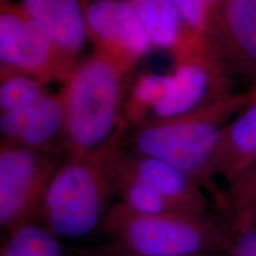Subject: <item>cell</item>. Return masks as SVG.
<instances>
[{"instance_id": "6", "label": "cell", "mask_w": 256, "mask_h": 256, "mask_svg": "<svg viewBox=\"0 0 256 256\" xmlns=\"http://www.w3.org/2000/svg\"><path fill=\"white\" fill-rule=\"evenodd\" d=\"M60 162L57 156L2 140L0 226L6 232L36 220Z\"/></svg>"}, {"instance_id": "9", "label": "cell", "mask_w": 256, "mask_h": 256, "mask_svg": "<svg viewBox=\"0 0 256 256\" xmlns=\"http://www.w3.org/2000/svg\"><path fill=\"white\" fill-rule=\"evenodd\" d=\"M95 50L139 63L153 48L130 0H81Z\"/></svg>"}, {"instance_id": "18", "label": "cell", "mask_w": 256, "mask_h": 256, "mask_svg": "<svg viewBox=\"0 0 256 256\" xmlns=\"http://www.w3.org/2000/svg\"><path fill=\"white\" fill-rule=\"evenodd\" d=\"M230 230L226 256H256V209L228 216Z\"/></svg>"}, {"instance_id": "4", "label": "cell", "mask_w": 256, "mask_h": 256, "mask_svg": "<svg viewBox=\"0 0 256 256\" xmlns=\"http://www.w3.org/2000/svg\"><path fill=\"white\" fill-rule=\"evenodd\" d=\"M101 232L110 246L133 256H210L226 252L228 223L206 215L138 214L119 202L108 211Z\"/></svg>"}, {"instance_id": "22", "label": "cell", "mask_w": 256, "mask_h": 256, "mask_svg": "<svg viewBox=\"0 0 256 256\" xmlns=\"http://www.w3.org/2000/svg\"><path fill=\"white\" fill-rule=\"evenodd\" d=\"M247 92H248V96H249V102L256 101V88L249 89Z\"/></svg>"}, {"instance_id": "19", "label": "cell", "mask_w": 256, "mask_h": 256, "mask_svg": "<svg viewBox=\"0 0 256 256\" xmlns=\"http://www.w3.org/2000/svg\"><path fill=\"white\" fill-rule=\"evenodd\" d=\"M223 208L228 211V216L256 209V160L242 174L228 184V190L224 194Z\"/></svg>"}, {"instance_id": "13", "label": "cell", "mask_w": 256, "mask_h": 256, "mask_svg": "<svg viewBox=\"0 0 256 256\" xmlns=\"http://www.w3.org/2000/svg\"><path fill=\"white\" fill-rule=\"evenodd\" d=\"M256 160V101L249 102L220 134L212 158L215 177L232 183Z\"/></svg>"}, {"instance_id": "10", "label": "cell", "mask_w": 256, "mask_h": 256, "mask_svg": "<svg viewBox=\"0 0 256 256\" xmlns=\"http://www.w3.org/2000/svg\"><path fill=\"white\" fill-rule=\"evenodd\" d=\"M115 168L152 188L177 212L209 214V202L200 185L164 160L130 151L124 144L115 156Z\"/></svg>"}, {"instance_id": "20", "label": "cell", "mask_w": 256, "mask_h": 256, "mask_svg": "<svg viewBox=\"0 0 256 256\" xmlns=\"http://www.w3.org/2000/svg\"><path fill=\"white\" fill-rule=\"evenodd\" d=\"M226 0H174L185 25L191 31L204 34L208 20Z\"/></svg>"}, {"instance_id": "21", "label": "cell", "mask_w": 256, "mask_h": 256, "mask_svg": "<svg viewBox=\"0 0 256 256\" xmlns=\"http://www.w3.org/2000/svg\"><path fill=\"white\" fill-rule=\"evenodd\" d=\"M86 256H133V255L126 254V252L118 250V249H115L112 247V246H110L108 248L102 249V250H98L96 252H90V254H88Z\"/></svg>"}, {"instance_id": "8", "label": "cell", "mask_w": 256, "mask_h": 256, "mask_svg": "<svg viewBox=\"0 0 256 256\" xmlns=\"http://www.w3.org/2000/svg\"><path fill=\"white\" fill-rule=\"evenodd\" d=\"M204 36L230 74L256 88V0H226Z\"/></svg>"}, {"instance_id": "7", "label": "cell", "mask_w": 256, "mask_h": 256, "mask_svg": "<svg viewBox=\"0 0 256 256\" xmlns=\"http://www.w3.org/2000/svg\"><path fill=\"white\" fill-rule=\"evenodd\" d=\"M0 72L24 74L44 84L72 75L48 32L20 2L0 0Z\"/></svg>"}, {"instance_id": "17", "label": "cell", "mask_w": 256, "mask_h": 256, "mask_svg": "<svg viewBox=\"0 0 256 256\" xmlns=\"http://www.w3.org/2000/svg\"><path fill=\"white\" fill-rule=\"evenodd\" d=\"M49 92L44 83L31 76L0 72V113H11L30 107Z\"/></svg>"}, {"instance_id": "2", "label": "cell", "mask_w": 256, "mask_h": 256, "mask_svg": "<svg viewBox=\"0 0 256 256\" xmlns=\"http://www.w3.org/2000/svg\"><path fill=\"white\" fill-rule=\"evenodd\" d=\"M138 64L92 50L60 90L66 104L64 158L90 153L106 144L122 124L124 106Z\"/></svg>"}, {"instance_id": "16", "label": "cell", "mask_w": 256, "mask_h": 256, "mask_svg": "<svg viewBox=\"0 0 256 256\" xmlns=\"http://www.w3.org/2000/svg\"><path fill=\"white\" fill-rule=\"evenodd\" d=\"M6 234L0 256H68L60 240L36 220Z\"/></svg>"}, {"instance_id": "1", "label": "cell", "mask_w": 256, "mask_h": 256, "mask_svg": "<svg viewBox=\"0 0 256 256\" xmlns=\"http://www.w3.org/2000/svg\"><path fill=\"white\" fill-rule=\"evenodd\" d=\"M128 130L124 122L98 150L63 159L34 220L60 240H81L101 230L115 197L114 159Z\"/></svg>"}, {"instance_id": "14", "label": "cell", "mask_w": 256, "mask_h": 256, "mask_svg": "<svg viewBox=\"0 0 256 256\" xmlns=\"http://www.w3.org/2000/svg\"><path fill=\"white\" fill-rule=\"evenodd\" d=\"M153 49L174 55L192 32L179 14L174 0H130Z\"/></svg>"}, {"instance_id": "5", "label": "cell", "mask_w": 256, "mask_h": 256, "mask_svg": "<svg viewBox=\"0 0 256 256\" xmlns=\"http://www.w3.org/2000/svg\"><path fill=\"white\" fill-rule=\"evenodd\" d=\"M174 58L171 84L150 121L191 113L235 92L234 76L210 46L204 34L192 32L174 54Z\"/></svg>"}, {"instance_id": "3", "label": "cell", "mask_w": 256, "mask_h": 256, "mask_svg": "<svg viewBox=\"0 0 256 256\" xmlns=\"http://www.w3.org/2000/svg\"><path fill=\"white\" fill-rule=\"evenodd\" d=\"M248 104L247 92H235L202 110L148 121L130 136L127 133L124 147L176 166L223 206V194L217 190L212 171L214 153L224 127Z\"/></svg>"}, {"instance_id": "15", "label": "cell", "mask_w": 256, "mask_h": 256, "mask_svg": "<svg viewBox=\"0 0 256 256\" xmlns=\"http://www.w3.org/2000/svg\"><path fill=\"white\" fill-rule=\"evenodd\" d=\"M172 74L144 72L136 74L124 106L122 118L130 130L150 121L156 104L162 100L171 84Z\"/></svg>"}, {"instance_id": "11", "label": "cell", "mask_w": 256, "mask_h": 256, "mask_svg": "<svg viewBox=\"0 0 256 256\" xmlns=\"http://www.w3.org/2000/svg\"><path fill=\"white\" fill-rule=\"evenodd\" d=\"M2 140L38 151L62 154L66 136V104L62 90L49 92L24 110L0 113Z\"/></svg>"}, {"instance_id": "12", "label": "cell", "mask_w": 256, "mask_h": 256, "mask_svg": "<svg viewBox=\"0 0 256 256\" xmlns=\"http://www.w3.org/2000/svg\"><path fill=\"white\" fill-rule=\"evenodd\" d=\"M25 11L48 32L72 74L84 58L89 42L81 0H19Z\"/></svg>"}]
</instances>
